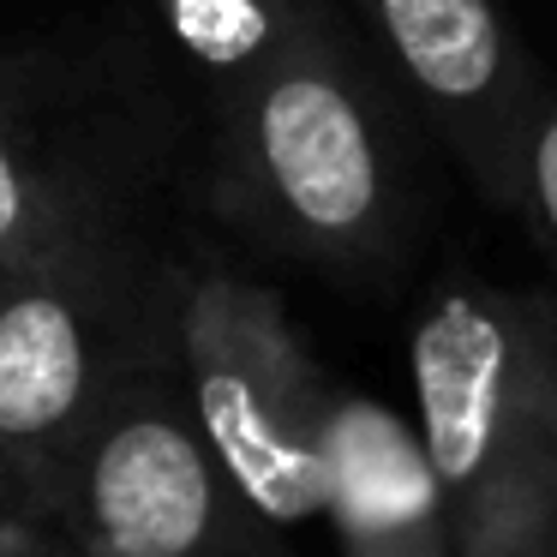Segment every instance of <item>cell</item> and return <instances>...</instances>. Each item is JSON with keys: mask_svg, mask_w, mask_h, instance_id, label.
Returning a JSON list of instances; mask_svg holds the SVG:
<instances>
[{"mask_svg": "<svg viewBox=\"0 0 557 557\" xmlns=\"http://www.w3.org/2000/svg\"><path fill=\"white\" fill-rule=\"evenodd\" d=\"M318 521H330L342 557H449L444 497L408 413L360 389H336Z\"/></svg>", "mask_w": 557, "mask_h": 557, "instance_id": "obj_7", "label": "cell"}, {"mask_svg": "<svg viewBox=\"0 0 557 557\" xmlns=\"http://www.w3.org/2000/svg\"><path fill=\"white\" fill-rule=\"evenodd\" d=\"M348 25L384 66L408 114L449 150L461 181L516 210L521 138L545 73L497 0H342Z\"/></svg>", "mask_w": 557, "mask_h": 557, "instance_id": "obj_6", "label": "cell"}, {"mask_svg": "<svg viewBox=\"0 0 557 557\" xmlns=\"http://www.w3.org/2000/svg\"><path fill=\"white\" fill-rule=\"evenodd\" d=\"M174 372L210 461L282 533L324 516L336 377L312 360L276 288L193 264L174 276Z\"/></svg>", "mask_w": 557, "mask_h": 557, "instance_id": "obj_4", "label": "cell"}, {"mask_svg": "<svg viewBox=\"0 0 557 557\" xmlns=\"http://www.w3.org/2000/svg\"><path fill=\"white\" fill-rule=\"evenodd\" d=\"M90 557H97V552H90Z\"/></svg>", "mask_w": 557, "mask_h": 557, "instance_id": "obj_12", "label": "cell"}, {"mask_svg": "<svg viewBox=\"0 0 557 557\" xmlns=\"http://www.w3.org/2000/svg\"><path fill=\"white\" fill-rule=\"evenodd\" d=\"M174 276L114 234L0 276V516L66 528L102 408L174 336Z\"/></svg>", "mask_w": 557, "mask_h": 557, "instance_id": "obj_3", "label": "cell"}, {"mask_svg": "<svg viewBox=\"0 0 557 557\" xmlns=\"http://www.w3.org/2000/svg\"><path fill=\"white\" fill-rule=\"evenodd\" d=\"M516 216L540 234V246L557 264V85L545 78L540 109L521 138V181H516Z\"/></svg>", "mask_w": 557, "mask_h": 557, "instance_id": "obj_10", "label": "cell"}, {"mask_svg": "<svg viewBox=\"0 0 557 557\" xmlns=\"http://www.w3.org/2000/svg\"><path fill=\"white\" fill-rule=\"evenodd\" d=\"M205 114L210 205L234 234L342 282L396 270L420 216V121L348 13L210 97Z\"/></svg>", "mask_w": 557, "mask_h": 557, "instance_id": "obj_1", "label": "cell"}, {"mask_svg": "<svg viewBox=\"0 0 557 557\" xmlns=\"http://www.w3.org/2000/svg\"><path fill=\"white\" fill-rule=\"evenodd\" d=\"M552 294H557V288H552Z\"/></svg>", "mask_w": 557, "mask_h": 557, "instance_id": "obj_13", "label": "cell"}, {"mask_svg": "<svg viewBox=\"0 0 557 557\" xmlns=\"http://www.w3.org/2000/svg\"><path fill=\"white\" fill-rule=\"evenodd\" d=\"M198 97H222L342 18V0H150Z\"/></svg>", "mask_w": 557, "mask_h": 557, "instance_id": "obj_9", "label": "cell"}, {"mask_svg": "<svg viewBox=\"0 0 557 557\" xmlns=\"http://www.w3.org/2000/svg\"><path fill=\"white\" fill-rule=\"evenodd\" d=\"M114 240L97 162L54 126L49 97L0 54V276Z\"/></svg>", "mask_w": 557, "mask_h": 557, "instance_id": "obj_8", "label": "cell"}, {"mask_svg": "<svg viewBox=\"0 0 557 557\" xmlns=\"http://www.w3.org/2000/svg\"><path fill=\"white\" fill-rule=\"evenodd\" d=\"M449 557H557V294L444 282L408 330Z\"/></svg>", "mask_w": 557, "mask_h": 557, "instance_id": "obj_2", "label": "cell"}, {"mask_svg": "<svg viewBox=\"0 0 557 557\" xmlns=\"http://www.w3.org/2000/svg\"><path fill=\"white\" fill-rule=\"evenodd\" d=\"M0 557H90V552L66 528H37V521L0 516Z\"/></svg>", "mask_w": 557, "mask_h": 557, "instance_id": "obj_11", "label": "cell"}, {"mask_svg": "<svg viewBox=\"0 0 557 557\" xmlns=\"http://www.w3.org/2000/svg\"><path fill=\"white\" fill-rule=\"evenodd\" d=\"M66 533L97 557H294L210 461L174 372V336L126 372L66 497Z\"/></svg>", "mask_w": 557, "mask_h": 557, "instance_id": "obj_5", "label": "cell"}]
</instances>
